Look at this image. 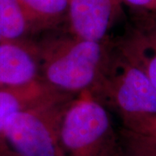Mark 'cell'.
<instances>
[{
  "label": "cell",
  "instance_id": "8992f818",
  "mask_svg": "<svg viewBox=\"0 0 156 156\" xmlns=\"http://www.w3.org/2000/svg\"><path fill=\"white\" fill-rule=\"evenodd\" d=\"M38 79L37 45L23 40L0 43V89L20 87Z\"/></svg>",
  "mask_w": 156,
  "mask_h": 156
},
{
  "label": "cell",
  "instance_id": "5bb4252c",
  "mask_svg": "<svg viewBox=\"0 0 156 156\" xmlns=\"http://www.w3.org/2000/svg\"><path fill=\"white\" fill-rule=\"evenodd\" d=\"M0 156H5V155H4V154H2V153L0 152Z\"/></svg>",
  "mask_w": 156,
  "mask_h": 156
},
{
  "label": "cell",
  "instance_id": "3957f363",
  "mask_svg": "<svg viewBox=\"0 0 156 156\" xmlns=\"http://www.w3.org/2000/svg\"><path fill=\"white\" fill-rule=\"evenodd\" d=\"M71 95L65 94L12 115L0 132V152L5 156H65L60 128Z\"/></svg>",
  "mask_w": 156,
  "mask_h": 156
},
{
  "label": "cell",
  "instance_id": "8fae6325",
  "mask_svg": "<svg viewBox=\"0 0 156 156\" xmlns=\"http://www.w3.org/2000/svg\"><path fill=\"white\" fill-rule=\"evenodd\" d=\"M119 136L123 156H156V140L123 127Z\"/></svg>",
  "mask_w": 156,
  "mask_h": 156
},
{
  "label": "cell",
  "instance_id": "7c38bea8",
  "mask_svg": "<svg viewBox=\"0 0 156 156\" xmlns=\"http://www.w3.org/2000/svg\"><path fill=\"white\" fill-rule=\"evenodd\" d=\"M122 127L156 140V115H140L122 117Z\"/></svg>",
  "mask_w": 156,
  "mask_h": 156
},
{
  "label": "cell",
  "instance_id": "6da1fadb",
  "mask_svg": "<svg viewBox=\"0 0 156 156\" xmlns=\"http://www.w3.org/2000/svg\"><path fill=\"white\" fill-rule=\"evenodd\" d=\"M36 45L40 78L53 89L71 95L93 88L108 53L104 43L71 33L51 37Z\"/></svg>",
  "mask_w": 156,
  "mask_h": 156
},
{
  "label": "cell",
  "instance_id": "4fadbf2b",
  "mask_svg": "<svg viewBox=\"0 0 156 156\" xmlns=\"http://www.w3.org/2000/svg\"><path fill=\"white\" fill-rule=\"evenodd\" d=\"M122 2L146 13L156 15V0H122Z\"/></svg>",
  "mask_w": 156,
  "mask_h": 156
},
{
  "label": "cell",
  "instance_id": "5b68a950",
  "mask_svg": "<svg viewBox=\"0 0 156 156\" xmlns=\"http://www.w3.org/2000/svg\"><path fill=\"white\" fill-rule=\"evenodd\" d=\"M122 3V0H69L70 33L84 40L103 43Z\"/></svg>",
  "mask_w": 156,
  "mask_h": 156
},
{
  "label": "cell",
  "instance_id": "7a4b0ae2",
  "mask_svg": "<svg viewBox=\"0 0 156 156\" xmlns=\"http://www.w3.org/2000/svg\"><path fill=\"white\" fill-rule=\"evenodd\" d=\"M60 140L65 156H123L108 109L90 90L69 101L62 118Z\"/></svg>",
  "mask_w": 156,
  "mask_h": 156
},
{
  "label": "cell",
  "instance_id": "9c48e42d",
  "mask_svg": "<svg viewBox=\"0 0 156 156\" xmlns=\"http://www.w3.org/2000/svg\"><path fill=\"white\" fill-rule=\"evenodd\" d=\"M32 30L20 0H0V37L5 42L21 41Z\"/></svg>",
  "mask_w": 156,
  "mask_h": 156
},
{
  "label": "cell",
  "instance_id": "9a60e30c",
  "mask_svg": "<svg viewBox=\"0 0 156 156\" xmlns=\"http://www.w3.org/2000/svg\"><path fill=\"white\" fill-rule=\"evenodd\" d=\"M1 42H3V40H2V38H1V37H0V43H1Z\"/></svg>",
  "mask_w": 156,
  "mask_h": 156
},
{
  "label": "cell",
  "instance_id": "30bf717a",
  "mask_svg": "<svg viewBox=\"0 0 156 156\" xmlns=\"http://www.w3.org/2000/svg\"><path fill=\"white\" fill-rule=\"evenodd\" d=\"M32 29L46 27L67 17L69 0H20Z\"/></svg>",
  "mask_w": 156,
  "mask_h": 156
},
{
  "label": "cell",
  "instance_id": "ba28073f",
  "mask_svg": "<svg viewBox=\"0 0 156 156\" xmlns=\"http://www.w3.org/2000/svg\"><path fill=\"white\" fill-rule=\"evenodd\" d=\"M65 94L53 89L42 79L20 87L0 89V132L17 112Z\"/></svg>",
  "mask_w": 156,
  "mask_h": 156
},
{
  "label": "cell",
  "instance_id": "277c9868",
  "mask_svg": "<svg viewBox=\"0 0 156 156\" xmlns=\"http://www.w3.org/2000/svg\"><path fill=\"white\" fill-rule=\"evenodd\" d=\"M121 117L156 115V89L139 67L115 49L108 53L96 83L90 89Z\"/></svg>",
  "mask_w": 156,
  "mask_h": 156
},
{
  "label": "cell",
  "instance_id": "52a82bcc",
  "mask_svg": "<svg viewBox=\"0 0 156 156\" xmlns=\"http://www.w3.org/2000/svg\"><path fill=\"white\" fill-rule=\"evenodd\" d=\"M154 16L130 29L115 49L145 73L156 89V19Z\"/></svg>",
  "mask_w": 156,
  "mask_h": 156
}]
</instances>
